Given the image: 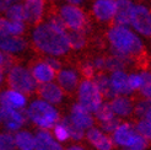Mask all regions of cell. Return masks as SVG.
Masks as SVG:
<instances>
[{
	"instance_id": "1",
	"label": "cell",
	"mask_w": 151,
	"mask_h": 150,
	"mask_svg": "<svg viewBox=\"0 0 151 150\" xmlns=\"http://www.w3.org/2000/svg\"><path fill=\"white\" fill-rule=\"evenodd\" d=\"M33 42L37 48L53 57L64 56L70 49L66 38V31H62L50 24L38 25L32 33Z\"/></svg>"
},
{
	"instance_id": "2",
	"label": "cell",
	"mask_w": 151,
	"mask_h": 150,
	"mask_svg": "<svg viewBox=\"0 0 151 150\" xmlns=\"http://www.w3.org/2000/svg\"><path fill=\"white\" fill-rule=\"evenodd\" d=\"M107 37L112 49L122 52L130 57L141 53L144 48L141 38H139V36L133 32L128 26L117 25L112 27L107 33Z\"/></svg>"
},
{
	"instance_id": "3",
	"label": "cell",
	"mask_w": 151,
	"mask_h": 150,
	"mask_svg": "<svg viewBox=\"0 0 151 150\" xmlns=\"http://www.w3.org/2000/svg\"><path fill=\"white\" fill-rule=\"evenodd\" d=\"M27 118L31 122H33L40 129H52L59 121V112L52 105L42 99L35 100L29 105H27V108L25 110Z\"/></svg>"
},
{
	"instance_id": "4",
	"label": "cell",
	"mask_w": 151,
	"mask_h": 150,
	"mask_svg": "<svg viewBox=\"0 0 151 150\" xmlns=\"http://www.w3.org/2000/svg\"><path fill=\"white\" fill-rule=\"evenodd\" d=\"M7 82L11 89L17 90L25 95L35 92L38 87V82L35 80L31 70L20 65L11 66L7 70Z\"/></svg>"
},
{
	"instance_id": "5",
	"label": "cell",
	"mask_w": 151,
	"mask_h": 150,
	"mask_svg": "<svg viewBox=\"0 0 151 150\" xmlns=\"http://www.w3.org/2000/svg\"><path fill=\"white\" fill-rule=\"evenodd\" d=\"M78 99L81 106H84L91 113H93L103 101L101 92L91 79L82 80L80 85H78Z\"/></svg>"
},
{
	"instance_id": "6",
	"label": "cell",
	"mask_w": 151,
	"mask_h": 150,
	"mask_svg": "<svg viewBox=\"0 0 151 150\" xmlns=\"http://www.w3.org/2000/svg\"><path fill=\"white\" fill-rule=\"evenodd\" d=\"M60 17L63 19L65 26L69 27L70 30H74V31L87 33L91 30V26H90L88 21L86 20L84 11L76 5L68 4L62 6V9H60Z\"/></svg>"
},
{
	"instance_id": "7",
	"label": "cell",
	"mask_w": 151,
	"mask_h": 150,
	"mask_svg": "<svg viewBox=\"0 0 151 150\" xmlns=\"http://www.w3.org/2000/svg\"><path fill=\"white\" fill-rule=\"evenodd\" d=\"M25 110H15L10 107L0 106V121L3 122L5 129L10 133H15L22 128L27 121Z\"/></svg>"
},
{
	"instance_id": "8",
	"label": "cell",
	"mask_w": 151,
	"mask_h": 150,
	"mask_svg": "<svg viewBox=\"0 0 151 150\" xmlns=\"http://www.w3.org/2000/svg\"><path fill=\"white\" fill-rule=\"evenodd\" d=\"M130 25L135 31L142 36L151 35V15L146 6L134 5L130 15Z\"/></svg>"
},
{
	"instance_id": "9",
	"label": "cell",
	"mask_w": 151,
	"mask_h": 150,
	"mask_svg": "<svg viewBox=\"0 0 151 150\" xmlns=\"http://www.w3.org/2000/svg\"><path fill=\"white\" fill-rule=\"evenodd\" d=\"M27 96L17 90L7 89L0 92V106L15 110H25L27 107Z\"/></svg>"
},
{
	"instance_id": "10",
	"label": "cell",
	"mask_w": 151,
	"mask_h": 150,
	"mask_svg": "<svg viewBox=\"0 0 151 150\" xmlns=\"http://www.w3.org/2000/svg\"><path fill=\"white\" fill-rule=\"evenodd\" d=\"M138 132L135 131V127L130 123H119V125L112 133V141L113 144L118 146L125 148L128 146L132 140L135 138Z\"/></svg>"
},
{
	"instance_id": "11",
	"label": "cell",
	"mask_w": 151,
	"mask_h": 150,
	"mask_svg": "<svg viewBox=\"0 0 151 150\" xmlns=\"http://www.w3.org/2000/svg\"><path fill=\"white\" fill-rule=\"evenodd\" d=\"M85 136L90 141V144L96 150H112L113 145H114L112 141V138H109L100 128H95L93 125L85 131Z\"/></svg>"
},
{
	"instance_id": "12",
	"label": "cell",
	"mask_w": 151,
	"mask_h": 150,
	"mask_svg": "<svg viewBox=\"0 0 151 150\" xmlns=\"http://www.w3.org/2000/svg\"><path fill=\"white\" fill-rule=\"evenodd\" d=\"M37 90H38V94L41 96V99L52 103V105H58V103H60L63 101L64 90L53 81L40 84L38 87H37Z\"/></svg>"
},
{
	"instance_id": "13",
	"label": "cell",
	"mask_w": 151,
	"mask_h": 150,
	"mask_svg": "<svg viewBox=\"0 0 151 150\" xmlns=\"http://www.w3.org/2000/svg\"><path fill=\"white\" fill-rule=\"evenodd\" d=\"M69 117L75 124L79 125L80 128H82L84 131L91 128V127L93 125V123H95L93 113L87 111L84 106H81L79 102L73 105Z\"/></svg>"
},
{
	"instance_id": "14",
	"label": "cell",
	"mask_w": 151,
	"mask_h": 150,
	"mask_svg": "<svg viewBox=\"0 0 151 150\" xmlns=\"http://www.w3.org/2000/svg\"><path fill=\"white\" fill-rule=\"evenodd\" d=\"M35 150H64L62 144L47 129H40L35 134Z\"/></svg>"
},
{
	"instance_id": "15",
	"label": "cell",
	"mask_w": 151,
	"mask_h": 150,
	"mask_svg": "<svg viewBox=\"0 0 151 150\" xmlns=\"http://www.w3.org/2000/svg\"><path fill=\"white\" fill-rule=\"evenodd\" d=\"M27 47V42L21 36L7 35L0 37V50L6 54L19 53Z\"/></svg>"
},
{
	"instance_id": "16",
	"label": "cell",
	"mask_w": 151,
	"mask_h": 150,
	"mask_svg": "<svg viewBox=\"0 0 151 150\" xmlns=\"http://www.w3.org/2000/svg\"><path fill=\"white\" fill-rule=\"evenodd\" d=\"M117 9L116 0H96L93 4V14L100 21H109L114 17Z\"/></svg>"
},
{
	"instance_id": "17",
	"label": "cell",
	"mask_w": 151,
	"mask_h": 150,
	"mask_svg": "<svg viewBox=\"0 0 151 150\" xmlns=\"http://www.w3.org/2000/svg\"><path fill=\"white\" fill-rule=\"evenodd\" d=\"M109 81H111V85H112L113 90H114L116 95L128 96L133 92L129 86V82H128V74L124 70L112 71L111 76H109Z\"/></svg>"
},
{
	"instance_id": "18",
	"label": "cell",
	"mask_w": 151,
	"mask_h": 150,
	"mask_svg": "<svg viewBox=\"0 0 151 150\" xmlns=\"http://www.w3.org/2000/svg\"><path fill=\"white\" fill-rule=\"evenodd\" d=\"M55 78L57 84L65 91H74L79 85V75L73 69H60Z\"/></svg>"
},
{
	"instance_id": "19",
	"label": "cell",
	"mask_w": 151,
	"mask_h": 150,
	"mask_svg": "<svg viewBox=\"0 0 151 150\" xmlns=\"http://www.w3.org/2000/svg\"><path fill=\"white\" fill-rule=\"evenodd\" d=\"M117 9L114 14L116 24L120 26L130 25V15L134 9V3L132 0H116Z\"/></svg>"
},
{
	"instance_id": "20",
	"label": "cell",
	"mask_w": 151,
	"mask_h": 150,
	"mask_svg": "<svg viewBox=\"0 0 151 150\" xmlns=\"http://www.w3.org/2000/svg\"><path fill=\"white\" fill-rule=\"evenodd\" d=\"M25 21L37 24L43 15V0H26L24 5Z\"/></svg>"
},
{
	"instance_id": "21",
	"label": "cell",
	"mask_w": 151,
	"mask_h": 150,
	"mask_svg": "<svg viewBox=\"0 0 151 150\" xmlns=\"http://www.w3.org/2000/svg\"><path fill=\"white\" fill-rule=\"evenodd\" d=\"M35 80L38 82V84H44V82H49L55 79V70L52 68V66L47 63V62H41L37 63L32 70H31Z\"/></svg>"
},
{
	"instance_id": "22",
	"label": "cell",
	"mask_w": 151,
	"mask_h": 150,
	"mask_svg": "<svg viewBox=\"0 0 151 150\" xmlns=\"http://www.w3.org/2000/svg\"><path fill=\"white\" fill-rule=\"evenodd\" d=\"M111 107L117 117H128L133 112V103L124 95H117L111 100Z\"/></svg>"
},
{
	"instance_id": "23",
	"label": "cell",
	"mask_w": 151,
	"mask_h": 150,
	"mask_svg": "<svg viewBox=\"0 0 151 150\" xmlns=\"http://www.w3.org/2000/svg\"><path fill=\"white\" fill-rule=\"evenodd\" d=\"M14 139L17 150H35V134L31 132L19 129L15 132Z\"/></svg>"
},
{
	"instance_id": "24",
	"label": "cell",
	"mask_w": 151,
	"mask_h": 150,
	"mask_svg": "<svg viewBox=\"0 0 151 150\" xmlns=\"http://www.w3.org/2000/svg\"><path fill=\"white\" fill-rule=\"evenodd\" d=\"M93 82L95 85L99 89V91L101 92L102 97L107 100H112L116 95L114 90H113L111 81H109V76H107L106 74H99V75H93Z\"/></svg>"
},
{
	"instance_id": "25",
	"label": "cell",
	"mask_w": 151,
	"mask_h": 150,
	"mask_svg": "<svg viewBox=\"0 0 151 150\" xmlns=\"http://www.w3.org/2000/svg\"><path fill=\"white\" fill-rule=\"evenodd\" d=\"M62 122H63L64 125L66 127L68 132H69V136H70V138H71L73 140H75V141H80L82 138L85 137V131L82 129V128H80L79 125L75 124V123L71 121V119H70L69 116H68V117H64V118L62 119Z\"/></svg>"
},
{
	"instance_id": "26",
	"label": "cell",
	"mask_w": 151,
	"mask_h": 150,
	"mask_svg": "<svg viewBox=\"0 0 151 150\" xmlns=\"http://www.w3.org/2000/svg\"><path fill=\"white\" fill-rule=\"evenodd\" d=\"M66 38L69 42V47L73 49H81L86 44L85 33L80 31H74L71 30L70 32H66Z\"/></svg>"
},
{
	"instance_id": "27",
	"label": "cell",
	"mask_w": 151,
	"mask_h": 150,
	"mask_svg": "<svg viewBox=\"0 0 151 150\" xmlns=\"http://www.w3.org/2000/svg\"><path fill=\"white\" fill-rule=\"evenodd\" d=\"M6 12V19L10 21H25V12H24V5L19 3L11 4L7 9Z\"/></svg>"
},
{
	"instance_id": "28",
	"label": "cell",
	"mask_w": 151,
	"mask_h": 150,
	"mask_svg": "<svg viewBox=\"0 0 151 150\" xmlns=\"http://www.w3.org/2000/svg\"><path fill=\"white\" fill-rule=\"evenodd\" d=\"M93 115H95L96 119H99L100 122L107 121V119H111V118H113L116 116L114 112H113V110H112V107H111V103L104 102V101H102V103L97 107V110L93 112Z\"/></svg>"
},
{
	"instance_id": "29",
	"label": "cell",
	"mask_w": 151,
	"mask_h": 150,
	"mask_svg": "<svg viewBox=\"0 0 151 150\" xmlns=\"http://www.w3.org/2000/svg\"><path fill=\"white\" fill-rule=\"evenodd\" d=\"M53 137H54L59 143H65L70 139V136H69V132H68L66 127L64 125V123L62 121H58L54 125H53Z\"/></svg>"
},
{
	"instance_id": "30",
	"label": "cell",
	"mask_w": 151,
	"mask_h": 150,
	"mask_svg": "<svg viewBox=\"0 0 151 150\" xmlns=\"http://www.w3.org/2000/svg\"><path fill=\"white\" fill-rule=\"evenodd\" d=\"M133 111L135 112L139 118H145L151 119V106H150V100L145 99L144 101H140L137 106L133 107Z\"/></svg>"
},
{
	"instance_id": "31",
	"label": "cell",
	"mask_w": 151,
	"mask_h": 150,
	"mask_svg": "<svg viewBox=\"0 0 151 150\" xmlns=\"http://www.w3.org/2000/svg\"><path fill=\"white\" fill-rule=\"evenodd\" d=\"M0 150H16L12 133L10 132L0 133Z\"/></svg>"
},
{
	"instance_id": "32",
	"label": "cell",
	"mask_w": 151,
	"mask_h": 150,
	"mask_svg": "<svg viewBox=\"0 0 151 150\" xmlns=\"http://www.w3.org/2000/svg\"><path fill=\"white\" fill-rule=\"evenodd\" d=\"M134 127H135V131H137L140 136L150 140V138H151V119L140 118V121Z\"/></svg>"
},
{
	"instance_id": "33",
	"label": "cell",
	"mask_w": 151,
	"mask_h": 150,
	"mask_svg": "<svg viewBox=\"0 0 151 150\" xmlns=\"http://www.w3.org/2000/svg\"><path fill=\"white\" fill-rule=\"evenodd\" d=\"M125 65L127 64L122 61V59L112 54V57L106 59L104 69H107V70H109L112 73V71H116V70H124V66Z\"/></svg>"
},
{
	"instance_id": "34",
	"label": "cell",
	"mask_w": 151,
	"mask_h": 150,
	"mask_svg": "<svg viewBox=\"0 0 151 150\" xmlns=\"http://www.w3.org/2000/svg\"><path fill=\"white\" fill-rule=\"evenodd\" d=\"M147 145H149V140L138 133L135 138L132 140V143L128 146L123 148V150H146Z\"/></svg>"
},
{
	"instance_id": "35",
	"label": "cell",
	"mask_w": 151,
	"mask_h": 150,
	"mask_svg": "<svg viewBox=\"0 0 151 150\" xmlns=\"http://www.w3.org/2000/svg\"><path fill=\"white\" fill-rule=\"evenodd\" d=\"M141 76H142V82L140 86V92L145 99L150 100L151 96V75L149 71H141Z\"/></svg>"
},
{
	"instance_id": "36",
	"label": "cell",
	"mask_w": 151,
	"mask_h": 150,
	"mask_svg": "<svg viewBox=\"0 0 151 150\" xmlns=\"http://www.w3.org/2000/svg\"><path fill=\"white\" fill-rule=\"evenodd\" d=\"M119 123H120V121H119V117H117V116H114L113 118H111V119H107V121H103V122H101V131L102 132H104V133H113L114 132V129L117 128V127L119 125Z\"/></svg>"
},
{
	"instance_id": "37",
	"label": "cell",
	"mask_w": 151,
	"mask_h": 150,
	"mask_svg": "<svg viewBox=\"0 0 151 150\" xmlns=\"http://www.w3.org/2000/svg\"><path fill=\"white\" fill-rule=\"evenodd\" d=\"M128 82H129V86L133 92L135 90H139L142 82L141 73H132L130 75H128Z\"/></svg>"
},
{
	"instance_id": "38",
	"label": "cell",
	"mask_w": 151,
	"mask_h": 150,
	"mask_svg": "<svg viewBox=\"0 0 151 150\" xmlns=\"http://www.w3.org/2000/svg\"><path fill=\"white\" fill-rule=\"evenodd\" d=\"M10 35L21 36L25 32V24L24 21H10Z\"/></svg>"
},
{
	"instance_id": "39",
	"label": "cell",
	"mask_w": 151,
	"mask_h": 150,
	"mask_svg": "<svg viewBox=\"0 0 151 150\" xmlns=\"http://www.w3.org/2000/svg\"><path fill=\"white\" fill-rule=\"evenodd\" d=\"M48 24H50L53 27H55V28H58V30H62V31H66V26H65L63 19L60 17V16H52Z\"/></svg>"
},
{
	"instance_id": "40",
	"label": "cell",
	"mask_w": 151,
	"mask_h": 150,
	"mask_svg": "<svg viewBox=\"0 0 151 150\" xmlns=\"http://www.w3.org/2000/svg\"><path fill=\"white\" fill-rule=\"evenodd\" d=\"M81 70H82V74L85 75V78H86V79H91V78H93L95 70H96V69H95V66H93L92 63L87 62V63H85L84 65H82Z\"/></svg>"
},
{
	"instance_id": "41",
	"label": "cell",
	"mask_w": 151,
	"mask_h": 150,
	"mask_svg": "<svg viewBox=\"0 0 151 150\" xmlns=\"http://www.w3.org/2000/svg\"><path fill=\"white\" fill-rule=\"evenodd\" d=\"M10 20L0 17V37L10 35Z\"/></svg>"
},
{
	"instance_id": "42",
	"label": "cell",
	"mask_w": 151,
	"mask_h": 150,
	"mask_svg": "<svg viewBox=\"0 0 151 150\" xmlns=\"http://www.w3.org/2000/svg\"><path fill=\"white\" fill-rule=\"evenodd\" d=\"M46 62L52 66L53 69H54L55 71H58V70H60V68H62V64H60V62L58 61L57 58H54L53 56H50L49 58H47L46 59Z\"/></svg>"
},
{
	"instance_id": "43",
	"label": "cell",
	"mask_w": 151,
	"mask_h": 150,
	"mask_svg": "<svg viewBox=\"0 0 151 150\" xmlns=\"http://www.w3.org/2000/svg\"><path fill=\"white\" fill-rule=\"evenodd\" d=\"M95 69H99V70H103L104 69V64H106V59L104 58H96L95 62L92 63Z\"/></svg>"
},
{
	"instance_id": "44",
	"label": "cell",
	"mask_w": 151,
	"mask_h": 150,
	"mask_svg": "<svg viewBox=\"0 0 151 150\" xmlns=\"http://www.w3.org/2000/svg\"><path fill=\"white\" fill-rule=\"evenodd\" d=\"M12 4V0H0V11H5Z\"/></svg>"
},
{
	"instance_id": "45",
	"label": "cell",
	"mask_w": 151,
	"mask_h": 150,
	"mask_svg": "<svg viewBox=\"0 0 151 150\" xmlns=\"http://www.w3.org/2000/svg\"><path fill=\"white\" fill-rule=\"evenodd\" d=\"M4 78H5V71L3 70V68H0V87H1L4 82Z\"/></svg>"
},
{
	"instance_id": "46",
	"label": "cell",
	"mask_w": 151,
	"mask_h": 150,
	"mask_svg": "<svg viewBox=\"0 0 151 150\" xmlns=\"http://www.w3.org/2000/svg\"><path fill=\"white\" fill-rule=\"evenodd\" d=\"M66 150H85L82 146H80V145H71V146H69Z\"/></svg>"
},
{
	"instance_id": "47",
	"label": "cell",
	"mask_w": 151,
	"mask_h": 150,
	"mask_svg": "<svg viewBox=\"0 0 151 150\" xmlns=\"http://www.w3.org/2000/svg\"><path fill=\"white\" fill-rule=\"evenodd\" d=\"M4 59H5V53H4V52H1V50H0V68H1V66H3Z\"/></svg>"
},
{
	"instance_id": "48",
	"label": "cell",
	"mask_w": 151,
	"mask_h": 150,
	"mask_svg": "<svg viewBox=\"0 0 151 150\" xmlns=\"http://www.w3.org/2000/svg\"><path fill=\"white\" fill-rule=\"evenodd\" d=\"M84 0H68L69 4H73V5H78V4H81Z\"/></svg>"
},
{
	"instance_id": "49",
	"label": "cell",
	"mask_w": 151,
	"mask_h": 150,
	"mask_svg": "<svg viewBox=\"0 0 151 150\" xmlns=\"http://www.w3.org/2000/svg\"><path fill=\"white\" fill-rule=\"evenodd\" d=\"M20 0H12V3H19Z\"/></svg>"
},
{
	"instance_id": "50",
	"label": "cell",
	"mask_w": 151,
	"mask_h": 150,
	"mask_svg": "<svg viewBox=\"0 0 151 150\" xmlns=\"http://www.w3.org/2000/svg\"><path fill=\"white\" fill-rule=\"evenodd\" d=\"M0 123H1V121H0Z\"/></svg>"
}]
</instances>
